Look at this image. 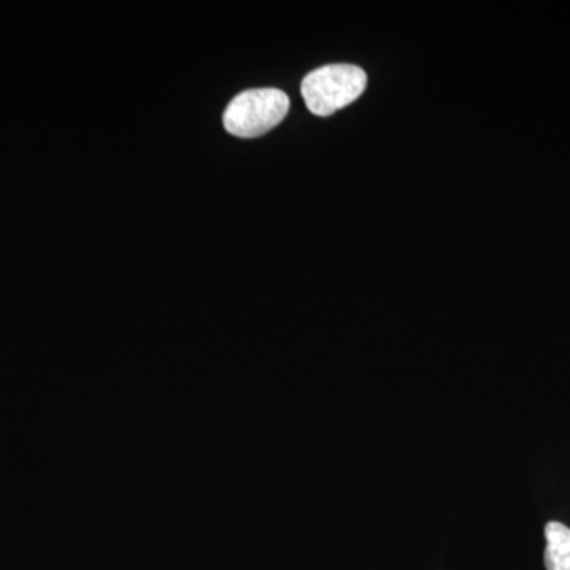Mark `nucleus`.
I'll use <instances>...</instances> for the list:
<instances>
[{"label": "nucleus", "instance_id": "f257e3e1", "mask_svg": "<svg viewBox=\"0 0 570 570\" xmlns=\"http://www.w3.org/2000/svg\"><path fill=\"white\" fill-rule=\"evenodd\" d=\"M366 85L365 70L351 63H332L307 73L302 94L311 112L330 116L355 102Z\"/></svg>", "mask_w": 570, "mask_h": 570}, {"label": "nucleus", "instance_id": "f03ea898", "mask_svg": "<svg viewBox=\"0 0 570 570\" xmlns=\"http://www.w3.org/2000/svg\"><path fill=\"white\" fill-rule=\"evenodd\" d=\"M288 108L291 100L279 89H249L238 94L225 108L224 127L235 137H261L283 121Z\"/></svg>", "mask_w": 570, "mask_h": 570}, {"label": "nucleus", "instance_id": "7ed1b4c3", "mask_svg": "<svg viewBox=\"0 0 570 570\" xmlns=\"http://www.w3.org/2000/svg\"><path fill=\"white\" fill-rule=\"evenodd\" d=\"M546 539L547 570H570V528L550 521L546 527Z\"/></svg>", "mask_w": 570, "mask_h": 570}]
</instances>
